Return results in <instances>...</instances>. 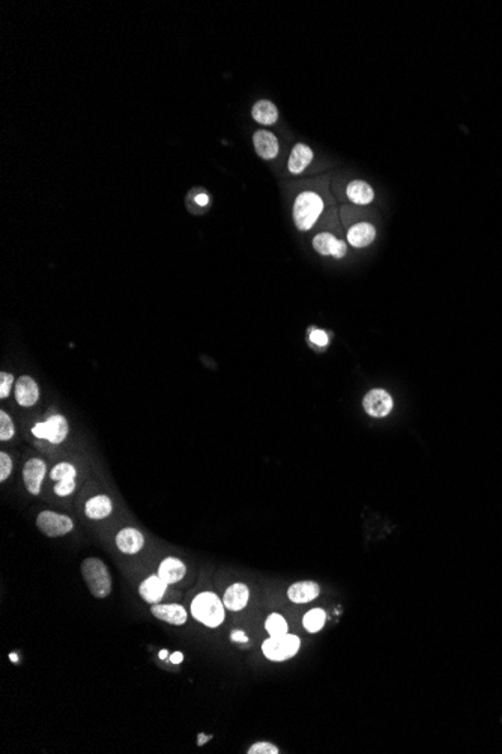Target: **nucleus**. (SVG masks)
Instances as JSON below:
<instances>
[{
	"instance_id": "nucleus-23",
	"label": "nucleus",
	"mask_w": 502,
	"mask_h": 754,
	"mask_svg": "<svg viewBox=\"0 0 502 754\" xmlns=\"http://www.w3.org/2000/svg\"><path fill=\"white\" fill-rule=\"evenodd\" d=\"M326 620V613L322 609L310 610L302 619V625L308 633H317L324 628Z\"/></svg>"
},
{
	"instance_id": "nucleus-13",
	"label": "nucleus",
	"mask_w": 502,
	"mask_h": 754,
	"mask_svg": "<svg viewBox=\"0 0 502 754\" xmlns=\"http://www.w3.org/2000/svg\"><path fill=\"white\" fill-rule=\"evenodd\" d=\"M167 583L160 578V575H151L147 577L142 584L138 586V593L142 596V600L147 604L155 605L160 604L161 600L167 592Z\"/></svg>"
},
{
	"instance_id": "nucleus-18",
	"label": "nucleus",
	"mask_w": 502,
	"mask_h": 754,
	"mask_svg": "<svg viewBox=\"0 0 502 754\" xmlns=\"http://www.w3.org/2000/svg\"><path fill=\"white\" fill-rule=\"evenodd\" d=\"M320 593V587L315 581H300L287 590V596L295 604H306L316 600Z\"/></svg>"
},
{
	"instance_id": "nucleus-16",
	"label": "nucleus",
	"mask_w": 502,
	"mask_h": 754,
	"mask_svg": "<svg viewBox=\"0 0 502 754\" xmlns=\"http://www.w3.org/2000/svg\"><path fill=\"white\" fill-rule=\"evenodd\" d=\"M113 512V502L109 496L100 494L89 498L85 505V513L89 520L100 521L109 518Z\"/></svg>"
},
{
	"instance_id": "nucleus-24",
	"label": "nucleus",
	"mask_w": 502,
	"mask_h": 754,
	"mask_svg": "<svg viewBox=\"0 0 502 754\" xmlns=\"http://www.w3.org/2000/svg\"><path fill=\"white\" fill-rule=\"evenodd\" d=\"M265 629L268 631L269 637H280V635L287 634L289 626H287V622L282 616V614L273 613L271 616H268V619L265 622Z\"/></svg>"
},
{
	"instance_id": "nucleus-32",
	"label": "nucleus",
	"mask_w": 502,
	"mask_h": 754,
	"mask_svg": "<svg viewBox=\"0 0 502 754\" xmlns=\"http://www.w3.org/2000/svg\"><path fill=\"white\" fill-rule=\"evenodd\" d=\"M230 638H232V642H235V643H249V637H247L244 631H241V629L232 631Z\"/></svg>"
},
{
	"instance_id": "nucleus-35",
	"label": "nucleus",
	"mask_w": 502,
	"mask_h": 754,
	"mask_svg": "<svg viewBox=\"0 0 502 754\" xmlns=\"http://www.w3.org/2000/svg\"><path fill=\"white\" fill-rule=\"evenodd\" d=\"M196 201H197V203H200V205H207L208 203V196L207 194H199L196 198Z\"/></svg>"
},
{
	"instance_id": "nucleus-22",
	"label": "nucleus",
	"mask_w": 502,
	"mask_h": 754,
	"mask_svg": "<svg viewBox=\"0 0 502 754\" xmlns=\"http://www.w3.org/2000/svg\"><path fill=\"white\" fill-rule=\"evenodd\" d=\"M346 194H348L349 201H352L353 203H357V205H367V203L372 202L373 198H375L373 188L364 181H352L348 185Z\"/></svg>"
},
{
	"instance_id": "nucleus-6",
	"label": "nucleus",
	"mask_w": 502,
	"mask_h": 754,
	"mask_svg": "<svg viewBox=\"0 0 502 754\" xmlns=\"http://www.w3.org/2000/svg\"><path fill=\"white\" fill-rule=\"evenodd\" d=\"M36 526L41 533L48 538H61L72 531L74 521L67 515L43 511L36 516Z\"/></svg>"
},
{
	"instance_id": "nucleus-27",
	"label": "nucleus",
	"mask_w": 502,
	"mask_h": 754,
	"mask_svg": "<svg viewBox=\"0 0 502 754\" xmlns=\"http://www.w3.org/2000/svg\"><path fill=\"white\" fill-rule=\"evenodd\" d=\"M15 386V378L11 372H0V399L5 400L10 398L11 391Z\"/></svg>"
},
{
	"instance_id": "nucleus-36",
	"label": "nucleus",
	"mask_w": 502,
	"mask_h": 754,
	"mask_svg": "<svg viewBox=\"0 0 502 754\" xmlns=\"http://www.w3.org/2000/svg\"><path fill=\"white\" fill-rule=\"evenodd\" d=\"M167 657H170L167 651H161V652H160V658H161V660H166Z\"/></svg>"
},
{
	"instance_id": "nucleus-26",
	"label": "nucleus",
	"mask_w": 502,
	"mask_h": 754,
	"mask_svg": "<svg viewBox=\"0 0 502 754\" xmlns=\"http://www.w3.org/2000/svg\"><path fill=\"white\" fill-rule=\"evenodd\" d=\"M15 436V426L12 422V417L8 414L5 409L0 411V440L10 441Z\"/></svg>"
},
{
	"instance_id": "nucleus-12",
	"label": "nucleus",
	"mask_w": 502,
	"mask_h": 754,
	"mask_svg": "<svg viewBox=\"0 0 502 754\" xmlns=\"http://www.w3.org/2000/svg\"><path fill=\"white\" fill-rule=\"evenodd\" d=\"M116 547L123 554H137L145 547V536L134 527H125L116 535Z\"/></svg>"
},
{
	"instance_id": "nucleus-31",
	"label": "nucleus",
	"mask_w": 502,
	"mask_h": 754,
	"mask_svg": "<svg viewBox=\"0 0 502 754\" xmlns=\"http://www.w3.org/2000/svg\"><path fill=\"white\" fill-rule=\"evenodd\" d=\"M310 340L311 343H315V345L317 347H326L328 342H329V338L328 334L324 332V330H319V329H311L310 332Z\"/></svg>"
},
{
	"instance_id": "nucleus-4",
	"label": "nucleus",
	"mask_w": 502,
	"mask_h": 754,
	"mask_svg": "<svg viewBox=\"0 0 502 754\" xmlns=\"http://www.w3.org/2000/svg\"><path fill=\"white\" fill-rule=\"evenodd\" d=\"M32 434L39 440L48 441L50 445H61L68 437L70 423L63 414L54 413L47 420L32 426Z\"/></svg>"
},
{
	"instance_id": "nucleus-33",
	"label": "nucleus",
	"mask_w": 502,
	"mask_h": 754,
	"mask_svg": "<svg viewBox=\"0 0 502 754\" xmlns=\"http://www.w3.org/2000/svg\"><path fill=\"white\" fill-rule=\"evenodd\" d=\"M170 662L171 664H180L184 661V653L182 652H175L174 655H170Z\"/></svg>"
},
{
	"instance_id": "nucleus-17",
	"label": "nucleus",
	"mask_w": 502,
	"mask_h": 754,
	"mask_svg": "<svg viewBox=\"0 0 502 754\" xmlns=\"http://www.w3.org/2000/svg\"><path fill=\"white\" fill-rule=\"evenodd\" d=\"M250 600V589L244 583H235L230 586L223 596L224 607L230 611H240L245 609Z\"/></svg>"
},
{
	"instance_id": "nucleus-3",
	"label": "nucleus",
	"mask_w": 502,
	"mask_h": 754,
	"mask_svg": "<svg viewBox=\"0 0 502 754\" xmlns=\"http://www.w3.org/2000/svg\"><path fill=\"white\" fill-rule=\"evenodd\" d=\"M324 211V201L317 193L304 192L293 203V221L300 231H310Z\"/></svg>"
},
{
	"instance_id": "nucleus-28",
	"label": "nucleus",
	"mask_w": 502,
	"mask_h": 754,
	"mask_svg": "<svg viewBox=\"0 0 502 754\" xmlns=\"http://www.w3.org/2000/svg\"><path fill=\"white\" fill-rule=\"evenodd\" d=\"M76 488H77L76 479H67V480L56 482L54 494L57 497H70L74 493V491H76Z\"/></svg>"
},
{
	"instance_id": "nucleus-29",
	"label": "nucleus",
	"mask_w": 502,
	"mask_h": 754,
	"mask_svg": "<svg viewBox=\"0 0 502 754\" xmlns=\"http://www.w3.org/2000/svg\"><path fill=\"white\" fill-rule=\"evenodd\" d=\"M12 460L6 452H0V482H5L12 474Z\"/></svg>"
},
{
	"instance_id": "nucleus-14",
	"label": "nucleus",
	"mask_w": 502,
	"mask_h": 754,
	"mask_svg": "<svg viewBox=\"0 0 502 754\" xmlns=\"http://www.w3.org/2000/svg\"><path fill=\"white\" fill-rule=\"evenodd\" d=\"M253 143L256 152L263 160H273L278 154V141L277 137L266 130H259L253 136Z\"/></svg>"
},
{
	"instance_id": "nucleus-30",
	"label": "nucleus",
	"mask_w": 502,
	"mask_h": 754,
	"mask_svg": "<svg viewBox=\"0 0 502 754\" xmlns=\"http://www.w3.org/2000/svg\"><path fill=\"white\" fill-rule=\"evenodd\" d=\"M249 754H278V748L269 742H256L247 751Z\"/></svg>"
},
{
	"instance_id": "nucleus-15",
	"label": "nucleus",
	"mask_w": 502,
	"mask_h": 754,
	"mask_svg": "<svg viewBox=\"0 0 502 754\" xmlns=\"http://www.w3.org/2000/svg\"><path fill=\"white\" fill-rule=\"evenodd\" d=\"M185 573H187L185 563L180 559H178V557H167V559H164L160 563L158 575L164 583L167 584L179 583V581L185 577Z\"/></svg>"
},
{
	"instance_id": "nucleus-5",
	"label": "nucleus",
	"mask_w": 502,
	"mask_h": 754,
	"mask_svg": "<svg viewBox=\"0 0 502 754\" xmlns=\"http://www.w3.org/2000/svg\"><path fill=\"white\" fill-rule=\"evenodd\" d=\"M301 647L300 638L292 634H284L280 637H269L263 642L262 652L271 661H286L293 658Z\"/></svg>"
},
{
	"instance_id": "nucleus-2",
	"label": "nucleus",
	"mask_w": 502,
	"mask_h": 754,
	"mask_svg": "<svg viewBox=\"0 0 502 754\" xmlns=\"http://www.w3.org/2000/svg\"><path fill=\"white\" fill-rule=\"evenodd\" d=\"M81 575H83L86 584L98 600H104L112 592V577L107 569L105 563L96 557H87L81 563Z\"/></svg>"
},
{
	"instance_id": "nucleus-10",
	"label": "nucleus",
	"mask_w": 502,
	"mask_h": 754,
	"mask_svg": "<svg viewBox=\"0 0 502 754\" xmlns=\"http://www.w3.org/2000/svg\"><path fill=\"white\" fill-rule=\"evenodd\" d=\"M363 405L366 413L372 417H385L393 409V398L390 396L388 391L382 389H375L364 396Z\"/></svg>"
},
{
	"instance_id": "nucleus-11",
	"label": "nucleus",
	"mask_w": 502,
	"mask_h": 754,
	"mask_svg": "<svg viewBox=\"0 0 502 754\" xmlns=\"http://www.w3.org/2000/svg\"><path fill=\"white\" fill-rule=\"evenodd\" d=\"M151 613L154 618L176 626L184 625L188 619L187 610L179 604H155L151 607Z\"/></svg>"
},
{
	"instance_id": "nucleus-21",
	"label": "nucleus",
	"mask_w": 502,
	"mask_h": 754,
	"mask_svg": "<svg viewBox=\"0 0 502 754\" xmlns=\"http://www.w3.org/2000/svg\"><path fill=\"white\" fill-rule=\"evenodd\" d=\"M251 114L254 121H258L262 125H273L278 119L277 108L274 105V103H271L268 100H262L254 104L251 109Z\"/></svg>"
},
{
	"instance_id": "nucleus-19",
	"label": "nucleus",
	"mask_w": 502,
	"mask_h": 754,
	"mask_svg": "<svg viewBox=\"0 0 502 754\" xmlns=\"http://www.w3.org/2000/svg\"><path fill=\"white\" fill-rule=\"evenodd\" d=\"M376 236V229L370 223H358L352 226L348 232V241L357 249L367 247L373 243Z\"/></svg>"
},
{
	"instance_id": "nucleus-9",
	"label": "nucleus",
	"mask_w": 502,
	"mask_h": 754,
	"mask_svg": "<svg viewBox=\"0 0 502 754\" xmlns=\"http://www.w3.org/2000/svg\"><path fill=\"white\" fill-rule=\"evenodd\" d=\"M313 247L322 256H333L335 259H342L346 256L348 245L342 240H337L333 234L322 232L313 238Z\"/></svg>"
},
{
	"instance_id": "nucleus-7",
	"label": "nucleus",
	"mask_w": 502,
	"mask_h": 754,
	"mask_svg": "<svg viewBox=\"0 0 502 754\" xmlns=\"http://www.w3.org/2000/svg\"><path fill=\"white\" fill-rule=\"evenodd\" d=\"M47 474V462L41 458H32L23 467V482L32 496H39Z\"/></svg>"
},
{
	"instance_id": "nucleus-1",
	"label": "nucleus",
	"mask_w": 502,
	"mask_h": 754,
	"mask_svg": "<svg viewBox=\"0 0 502 754\" xmlns=\"http://www.w3.org/2000/svg\"><path fill=\"white\" fill-rule=\"evenodd\" d=\"M191 616L208 628H218L224 622V604L213 592H202L191 602Z\"/></svg>"
},
{
	"instance_id": "nucleus-8",
	"label": "nucleus",
	"mask_w": 502,
	"mask_h": 754,
	"mask_svg": "<svg viewBox=\"0 0 502 754\" xmlns=\"http://www.w3.org/2000/svg\"><path fill=\"white\" fill-rule=\"evenodd\" d=\"M14 396H15V400H17V404L23 408H30L36 405L41 396V391L34 376L30 375L19 376V378L15 380Z\"/></svg>"
},
{
	"instance_id": "nucleus-25",
	"label": "nucleus",
	"mask_w": 502,
	"mask_h": 754,
	"mask_svg": "<svg viewBox=\"0 0 502 754\" xmlns=\"http://www.w3.org/2000/svg\"><path fill=\"white\" fill-rule=\"evenodd\" d=\"M50 478L54 482L67 480V479H77V469L71 462H59L56 464L52 471Z\"/></svg>"
},
{
	"instance_id": "nucleus-20",
	"label": "nucleus",
	"mask_w": 502,
	"mask_h": 754,
	"mask_svg": "<svg viewBox=\"0 0 502 754\" xmlns=\"http://www.w3.org/2000/svg\"><path fill=\"white\" fill-rule=\"evenodd\" d=\"M311 160H313V151L307 145L298 143L295 145V147L292 150V154L289 157V165L287 166H289L291 174L298 175L306 170V167L310 165Z\"/></svg>"
},
{
	"instance_id": "nucleus-34",
	"label": "nucleus",
	"mask_w": 502,
	"mask_h": 754,
	"mask_svg": "<svg viewBox=\"0 0 502 754\" xmlns=\"http://www.w3.org/2000/svg\"><path fill=\"white\" fill-rule=\"evenodd\" d=\"M197 737H199V741H197V745H199V747H202V745H205L209 740H212L211 735H203V733H200Z\"/></svg>"
}]
</instances>
